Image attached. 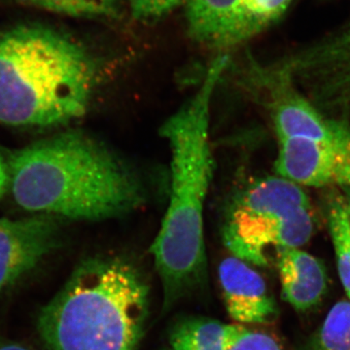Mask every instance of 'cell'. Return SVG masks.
<instances>
[{
  "label": "cell",
  "instance_id": "1",
  "mask_svg": "<svg viewBox=\"0 0 350 350\" xmlns=\"http://www.w3.org/2000/svg\"><path fill=\"white\" fill-rule=\"evenodd\" d=\"M229 64V56L219 54L195 94L163 125L170 150V200L150 247L162 283L163 312L207 282L204 213L213 174L211 103Z\"/></svg>",
  "mask_w": 350,
  "mask_h": 350
},
{
  "label": "cell",
  "instance_id": "4",
  "mask_svg": "<svg viewBox=\"0 0 350 350\" xmlns=\"http://www.w3.org/2000/svg\"><path fill=\"white\" fill-rule=\"evenodd\" d=\"M150 306L139 269L118 256L89 258L38 317L49 350H137Z\"/></svg>",
  "mask_w": 350,
  "mask_h": 350
},
{
  "label": "cell",
  "instance_id": "12",
  "mask_svg": "<svg viewBox=\"0 0 350 350\" xmlns=\"http://www.w3.org/2000/svg\"><path fill=\"white\" fill-rule=\"evenodd\" d=\"M239 0H185L189 36L204 47L232 49V34Z\"/></svg>",
  "mask_w": 350,
  "mask_h": 350
},
{
  "label": "cell",
  "instance_id": "17",
  "mask_svg": "<svg viewBox=\"0 0 350 350\" xmlns=\"http://www.w3.org/2000/svg\"><path fill=\"white\" fill-rule=\"evenodd\" d=\"M328 222L337 256L338 275L350 300V230L342 196L332 200Z\"/></svg>",
  "mask_w": 350,
  "mask_h": 350
},
{
  "label": "cell",
  "instance_id": "16",
  "mask_svg": "<svg viewBox=\"0 0 350 350\" xmlns=\"http://www.w3.org/2000/svg\"><path fill=\"white\" fill-rule=\"evenodd\" d=\"M27 5L77 18H117L122 0H22Z\"/></svg>",
  "mask_w": 350,
  "mask_h": 350
},
{
  "label": "cell",
  "instance_id": "7",
  "mask_svg": "<svg viewBox=\"0 0 350 350\" xmlns=\"http://www.w3.org/2000/svg\"><path fill=\"white\" fill-rule=\"evenodd\" d=\"M252 84L267 93L278 139L304 138L350 148V124L328 116L286 83L261 75L254 68Z\"/></svg>",
  "mask_w": 350,
  "mask_h": 350
},
{
  "label": "cell",
  "instance_id": "22",
  "mask_svg": "<svg viewBox=\"0 0 350 350\" xmlns=\"http://www.w3.org/2000/svg\"><path fill=\"white\" fill-rule=\"evenodd\" d=\"M344 194H342V200H344V206L345 214H347V222H349L350 230V188H344Z\"/></svg>",
  "mask_w": 350,
  "mask_h": 350
},
{
  "label": "cell",
  "instance_id": "11",
  "mask_svg": "<svg viewBox=\"0 0 350 350\" xmlns=\"http://www.w3.org/2000/svg\"><path fill=\"white\" fill-rule=\"evenodd\" d=\"M275 259L280 271L282 298L299 312L319 305L328 283L323 262L299 248L278 251Z\"/></svg>",
  "mask_w": 350,
  "mask_h": 350
},
{
  "label": "cell",
  "instance_id": "21",
  "mask_svg": "<svg viewBox=\"0 0 350 350\" xmlns=\"http://www.w3.org/2000/svg\"><path fill=\"white\" fill-rule=\"evenodd\" d=\"M0 350H29L23 345L18 342H11L7 338L0 336Z\"/></svg>",
  "mask_w": 350,
  "mask_h": 350
},
{
  "label": "cell",
  "instance_id": "6",
  "mask_svg": "<svg viewBox=\"0 0 350 350\" xmlns=\"http://www.w3.org/2000/svg\"><path fill=\"white\" fill-rule=\"evenodd\" d=\"M268 70L328 116L350 124V23L333 36L269 66Z\"/></svg>",
  "mask_w": 350,
  "mask_h": 350
},
{
  "label": "cell",
  "instance_id": "9",
  "mask_svg": "<svg viewBox=\"0 0 350 350\" xmlns=\"http://www.w3.org/2000/svg\"><path fill=\"white\" fill-rule=\"evenodd\" d=\"M59 241V226L52 216L0 219V291L36 268Z\"/></svg>",
  "mask_w": 350,
  "mask_h": 350
},
{
  "label": "cell",
  "instance_id": "14",
  "mask_svg": "<svg viewBox=\"0 0 350 350\" xmlns=\"http://www.w3.org/2000/svg\"><path fill=\"white\" fill-rule=\"evenodd\" d=\"M292 0H239L232 49L261 33L287 10Z\"/></svg>",
  "mask_w": 350,
  "mask_h": 350
},
{
  "label": "cell",
  "instance_id": "10",
  "mask_svg": "<svg viewBox=\"0 0 350 350\" xmlns=\"http://www.w3.org/2000/svg\"><path fill=\"white\" fill-rule=\"evenodd\" d=\"M219 282L227 312L239 325L271 323L278 317L275 301L266 282L250 264L231 256L219 265Z\"/></svg>",
  "mask_w": 350,
  "mask_h": 350
},
{
  "label": "cell",
  "instance_id": "20",
  "mask_svg": "<svg viewBox=\"0 0 350 350\" xmlns=\"http://www.w3.org/2000/svg\"><path fill=\"white\" fill-rule=\"evenodd\" d=\"M10 188V170L9 161H6L0 152V200L5 195L7 190Z\"/></svg>",
  "mask_w": 350,
  "mask_h": 350
},
{
  "label": "cell",
  "instance_id": "15",
  "mask_svg": "<svg viewBox=\"0 0 350 350\" xmlns=\"http://www.w3.org/2000/svg\"><path fill=\"white\" fill-rule=\"evenodd\" d=\"M303 350H350V301L333 306Z\"/></svg>",
  "mask_w": 350,
  "mask_h": 350
},
{
  "label": "cell",
  "instance_id": "3",
  "mask_svg": "<svg viewBox=\"0 0 350 350\" xmlns=\"http://www.w3.org/2000/svg\"><path fill=\"white\" fill-rule=\"evenodd\" d=\"M89 51L40 25L0 31V124L56 128L86 114L98 84Z\"/></svg>",
  "mask_w": 350,
  "mask_h": 350
},
{
  "label": "cell",
  "instance_id": "18",
  "mask_svg": "<svg viewBox=\"0 0 350 350\" xmlns=\"http://www.w3.org/2000/svg\"><path fill=\"white\" fill-rule=\"evenodd\" d=\"M227 350H283L278 338L253 327L232 324Z\"/></svg>",
  "mask_w": 350,
  "mask_h": 350
},
{
  "label": "cell",
  "instance_id": "8",
  "mask_svg": "<svg viewBox=\"0 0 350 350\" xmlns=\"http://www.w3.org/2000/svg\"><path fill=\"white\" fill-rule=\"evenodd\" d=\"M278 176L299 186L350 188V148L304 138L278 139Z\"/></svg>",
  "mask_w": 350,
  "mask_h": 350
},
{
  "label": "cell",
  "instance_id": "5",
  "mask_svg": "<svg viewBox=\"0 0 350 350\" xmlns=\"http://www.w3.org/2000/svg\"><path fill=\"white\" fill-rule=\"evenodd\" d=\"M314 231L310 199L301 186L280 176L256 179L232 197L222 239L232 256L254 266L271 264L273 252L300 248Z\"/></svg>",
  "mask_w": 350,
  "mask_h": 350
},
{
  "label": "cell",
  "instance_id": "19",
  "mask_svg": "<svg viewBox=\"0 0 350 350\" xmlns=\"http://www.w3.org/2000/svg\"><path fill=\"white\" fill-rule=\"evenodd\" d=\"M129 3L135 20L153 23L174 12L185 0H129Z\"/></svg>",
  "mask_w": 350,
  "mask_h": 350
},
{
  "label": "cell",
  "instance_id": "2",
  "mask_svg": "<svg viewBox=\"0 0 350 350\" xmlns=\"http://www.w3.org/2000/svg\"><path fill=\"white\" fill-rule=\"evenodd\" d=\"M9 170L16 204L39 215L108 220L135 211L146 195L130 163L79 131H64L16 151Z\"/></svg>",
  "mask_w": 350,
  "mask_h": 350
},
{
  "label": "cell",
  "instance_id": "13",
  "mask_svg": "<svg viewBox=\"0 0 350 350\" xmlns=\"http://www.w3.org/2000/svg\"><path fill=\"white\" fill-rule=\"evenodd\" d=\"M232 324L204 317H188L175 322L170 333L172 350H227Z\"/></svg>",
  "mask_w": 350,
  "mask_h": 350
}]
</instances>
